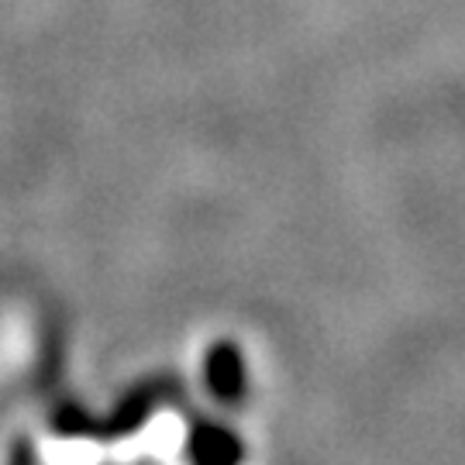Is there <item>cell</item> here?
Instances as JSON below:
<instances>
[{"instance_id": "6da1fadb", "label": "cell", "mask_w": 465, "mask_h": 465, "mask_svg": "<svg viewBox=\"0 0 465 465\" xmlns=\"http://www.w3.org/2000/svg\"><path fill=\"white\" fill-rule=\"evenodd\" d=\"M207 386L224 403L245 400V359L232 341H221L207 355Z\"/></svg>"}, {"instance_id": "7a4b0ae2", "label": "cell", "mask_w": 465, "mask_h": 465, "mask_svg": "<svg viewBox=\"0 0 465 465\" xmlns=\"http://www.w3.org/2000/svg\"><path fill=\"white\" fill-rule=\"evenodd\" d=\"M190 451H193L197 462H234L242 455V445H238V438L232 431L207 424V428L193 431V449Z\"/></svg>"}]
</instances>
